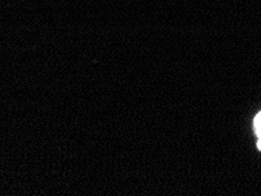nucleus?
Segmentation results:
<instances>
[{"mask_svg":"<svg viewBox=\"0 0 261 196\" xmlns=\"http://www.w3.org/2000/svg\"><path fill=\"white\" fill-rule=\"evenodd\" d=\"M254 127H255V132H256V134H258L259 137H261V113H259V114L255 117Z\"/></svg>","mask_w":261,"mask_h":196,"instance_id":"obj_1","label":"nucleus"},{"mask_svg":"<svg viewBox=\"0 0 261 196\" xmlns=\"http://www.w3.org/2000/svg\"><path fill=\"white\" fill-rule=\"evenodd\" d=\"M258 148L261 151V137H260L259 141H258Z\"/></svg>","mask_w":261,"mask_h":196,"instance_id":"obj_2","label":"nucleus"}]
</instances>
